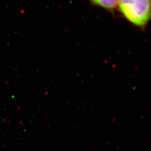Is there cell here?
<instances>
[{
  "label": "cell",
  "instance_id": "2",
  "mask_svg": "<svg viewBox=\"0 0 151 151\" xmlns=\"http://www.w3.org/2000/svg\"><path fill=\"white\" fill-rule=\"evenodd\" d=\"M95 5L109 11H113L118 5L119 0H90Z\"/></svg>",
  "mask_w": 151,
  "mask_h": 151
},
{
  "label": "cell",
  "instance_id": "1",
  "mask_svg": "<svg viewBox=\"0 0 151 151\" xmlns=\"http://www.w3.org/2000/svg\"><path fill=\"white\" fill-rule=\"evenodd\" d=\"M119 10L130 22L145 27L151 19V0H119Z\"/></svg>",
  "mask_w": 151,
  "mask_h": 151
}]
</instances>
